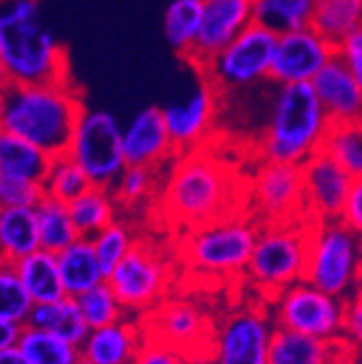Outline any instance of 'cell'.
Wrapping results in <instances>:
<instances>
[{"label": "cell", "mask_w": 362, "mask_h": 364, "mask_svg": "<svg viewBox=\"0 0 362 364\" xmlns=\"http://www.w3.org/2000/svg\"><path fill=\"white\" fill-rule=\"evenodd\" d=\"M241 180L215 156L187 152L167 178L161 208L171 225L198 230L208 223L241 215Z\"/></svg>", "instance_id": "obj_1"}, {"label": "cell", "mask_w": 362, "mask_h": 364, "mask_svg": "<svg viewBox=\"0 0 362 364\" xmlns=\"http://www.w3.org/2000/svg\"><path fill=\"white\" fill-rule=\"evenodd\" d=\"M82 111V98L70 80L9 82L0 94V130L37 146L48 156H59L68 152Z\"/></svg>", "instance_id": "obj_2"}, {"label": "cell", "mask_w": 362, "mask_h": 364, "mask_svg": "<svg viewBox=\"0 0 362 364\" xmlns=\"http://www.w3.org/2000/svg\"><path fill=\"white\" fill-rule=\"evenodd\" d=\"M0 59L16 85L70 80L68 55L39 0H0Z\"/></svg>", "instance_id": "obj_3"}, {"label": "cell", "mask_w": 362, "mask_h": 364, "mask_svg": "<svg viewBox=\"0 0 362 364\" xmlns=\"http://www.w3.org/2000/svg\"><path fill=\"white\" fill-rule=\"evenodd\" d=\"M330 124L312 85L276 87L258 141L262 163L304 165L321 150Z\"/></svg>", "instance_id": "obj_4"}, {"label": "cell", "mask_w": 362, "mask_h": 364, "mask_svg": "<svg viewBox=\"0 0 362 364\" xmlns=\"http://www.w3.org/2000/svg\"><path fill=\"white\" fill-rule=\"evenodd\" d=\"M310 221L260 223L256 245L245 276L265 297L274 299L295 282L304 280L308 258Z\"/></svg>", "instance_id": "obj_5"}, {"label": "cell", "mask_w": 362, "mask_h": 364, "mask_svg": "<svg viewBox=\"0 0 362 364\" xmlns=\"http://www.w3.org/2000/svg\"><path fill=\"white\" fill-rule=\"evenodd\" d=\"M362 239L336 221H310L304 280L334 297L345 299L360 287Z\"/></svg>", "instance_id": "obj_6"}, {"label": "cell", "mask_w": 362, "mask_h": 364, "mask_svg": "<svg viewBox=\"0 0 362 364\" xmlns=\"http://www.w3.org/2000/svg\"><path fill=\"white\" fill-rule=\"evenodd\" d=\"M260 223L250 217H228L191 230L180 252L185 264L215 278H235L247 269Z\"/></svg>", "instance_id": "obj_7"}, {"label": "cell", "mask_w": 362, "mask_h": 364, "mask_svg": "<svg viewBox=\"0 0 362 364\" xmlns=\"http://www.w3.org/2000/svg\"><path fill=\"white\" fill-rule=\"evenodd\" d=\"M124 126L105 109H85L76 122L68 154L80 165L89 182L113 189L128 167L124 156Z\"/></svg>", "instance_id": "obj_8"}, {"label": "cell", "mask_w": 362, "mask_h": 364, "mask_svg": "<svg viewBox=\"0 0 362 364\" xmlns=\"http://www.w3.org/2000/svg\"><path fill=\"white\" fill-rule=\"evenodd\" d=\"M276 39V33L254 22L198 70L219 94L254 87L269 80Z\"/></svg>", "instance_id": "obj_9"}, {"label": "cell", "mask_w": 362, "mask_h": 364, "mask_svg": "<svg viewBox=\"0 0 362 364\" xmlns=\"http://www.w3.org/2000/svg\"><path fill=\"white\" fill-rule=\"evenodd\" d=\"M109 287L128 316L148 314L171 289V267L152 243H134L126 258L109 273Z\"/></svg>", "instance_id": "obj_10"}, {"label": "cell", "mask_w": 362, "mask_h": 364, "mask_svg": "<svg viewBox=\"0 0 362 364\" xmlns=\"http://www.w3.org/2000/svg\"><path fill=\"white\" fill-rule=\"evenodd\" d=\"M269 312L276 328L316 338H341L345 299L299 280L271 299Z\"/></svg>", "instance_id": "obj_11"}, {"label": "cell", "mask_w": 362, "mask_h": 364, "mask_svg": "<svg viewBox=\"0 0 362 364\" xmlns=\"http://www.w3.org/2000/svg\"><path fill=\"white\" fill-rule=\"evenodd\" d=\"M274 330L269 310L256 304L241 306L215 326L211 353L217 364H269Z\"/></svg>", "instance_id": "obj_12"}, {"label": "cell", "mask_w": 362, "mask_h": 364, "mask_svg": "<svg viewBox=\"0 0 362 364\" xmlns=\"http://www.w3.org/2000/svg\"><path fill=\"white\" fill-rule=\"evenodd\" d=\"M139 321L146 338L163 341L183 353L211 349L215 334L208 312L189 297H165Z\"/></svg>", "instance_id": "obj_13"}, {"label": "cell", "mask_w": 362, "mask_h": 364, "mask_svg": "<svg viewBox=\"0 0 362 364\" xmlns=\"http://www.w3.org/2000/svg\"><path fill=\"white\" fill-rule=\"evenodd\" d=\"M250 198L256 206V219L260 223L304 221L306 198L302 165L262 163L254 176Z\"/></svg>", "instance_id": "obj_14"}, {"label": "cell", "mask_w": 362, "mask_h": 364, "mask_svg": "<svg viewBox=\"0 0 362 364\" xmlns=\"http://www.w3.org/2000/svg\"><path fill=\"white\" fill-rule=\"evenodd\" d=\"M336 46L316 33L312 26L282 33L276 39L274 61H271L269 80L280 85H310L332 59Z\"/></svg>", "instance_id": "obj_15"}, {"label": "cell", "mask_w": 362, "mask_h": 364, "mask_svg": "<svg viewBox=\"0 0 362 364\" xmlns=\"http://www.w3.org/2000/svg\"><path fill=\"white\" fill-rule=\"evenodd\" d=\"M219 96L221 94L208 80H202L191 94L163 107V117L176 154L193 152L208 136L217 117Z\"/></svg>", "instance_id": "obj_16"}, {"label": "cell", "mask_w": 362, "mask_h": 364, "mask_svg": "<svg viewBox=\"0 0 362 364\" xmlns=\"http://www.w3.org/2000/svg\"><path fill=\"white\" fill-rule=\"evenodd\" d=\"M302 176L306 219L312 223L341 219L353 178L324 152H316L302 165Z\"/></svg>", "instance_id": "obj_17"}, {"label": "cell", "mask_w": 362, "mask_h": 364, "mask_svg": "<svg viewBox=\"0 0 362 364\" xmlns=\"http://www.w3.org/2000/svg\"><path fill=\"white\" fill-rule=\"evenodd\" d=\"M252 24L254 0H204L202 28L189 61L200 68Z\"/></svg>", "instance_id": "obj_18"}, {"label": "cell", "mask_w": 362, "mask_h": 364, "mask_svg": "<svg viewBox=\"0 0 362 364\" xmlns=\"http://www.w3.org/2000/svg\"><path fill=\"white\" fill-rule=\"evenodd\" d=\"M124 156L128 165L159 167L176 154L163 109L146 107L124 126Z\"/></svg>", "instance_id": "obj_19"}, {"label": "cell", "mask_w": 362, "mask_h": 364, "mask_svg": "<svg viewBox=\"0 0 362 364\" xmlns=\"http://www.w3.org/2000/svg\"><path fill=\"white\" fill-rule=\"evenodd\" d=\"M358 355L343 338H316L276 328L269 345V364H345Z\"/></svg>", "instance_id": "obj_20"}, {"label": "cell", "mask_w": 362, "mask_h": 364, "mask_svg": "<svg viewBox=\"0 0 362 364\" xmlns=\"http://www.w3.org/2000/svg\"><path fill=\"white\" fill-rule=\"evenodd\" d=\"M144 341L139 318L124 316L117 323L89 332L80 345V360L89 364H132Z\"/></svg>", "instance_id": "obj_21"}, {"label": "cell", "mask_w": 362, "mask_h": 364, "mask_svg": "<svg viewBox=\"0 0 362 364\" xmlns=\"http://www.w3.org/2000/svg\"><path fill=\"white\" fill-rule=\"evenodd\" d=\"M310 85L330 122H362V89L339 55Z\"/></svg>", "instance_id": "obj_22"}, {"label": "cell", "mask_w": 362, "mask_h": 364, "mask_svg": "<svg viewBox=\"0 0 362 364\" xmlns=\"http://www.w3.org/2000/svg\"><path fill=\"white\" fill-rule=\"evenodd\" d=\"M59 256L61 280L68 297H80L82 293L92 291L94 287L107 282V273L96 256L92 239H76L68 250Z\"/></svg>", "instance_id": "obj_23"}, {"label": "cell", "mask_w": 362, "mask_h": 364, "mask_svg": "<svg viewBox=\"0 0 362 364\" xmlns=\"http://www.w3.org/2000/svg\"><path fill=\"white\" fill-rule=\"evenodd\" d=\"M26 326L35 330H46L74 347H80L87 334L92 332L74 297H63L53 304H35Z\"/></svg>", "instance_id": "obj_24"}, {"label": "cell", "mask_w": 362, "mask_h": 364, "mask_svg": "<svg viewBox=\"0 0 362 364\" xmlns=\"http://www.w3.org/2000/svg\"><path fill=\"white\" fill-rule=\"evenodd\" d=\"M16 271L35 304H53L68 297L61 280L57 254L37 250L31 256L16 262Z\"/></svg>", "instance_id": "obj_25"}, {"label": "cell", "mask_w": 362, "mask_h": 364, "mask_svg": "<svg viewBox=\"0 0 362 364\" xmlns=\"http://www.w3.org/2000/svg\"><path fill=\"white\" fill-rule=\"evenodd\" d=\"M37 250H41V243L35 208L0 206V256L9 264H16Z\"/></svg>", "instance_id": "obj_26"}, {"label": "cell", "mask_w": 362, "mask_h": 364, "mask_svg": "<svg viewBox=\"0 0 362 364\" xmlns=\"http://www.w3.org/2000/svg\"><path fill=\"white\" fill-rule=\"evenodd\" d=\"M50 161L53 156L37 146L0 130V176L41 182L50 167Z\"/></svg>", "instance_id": "obj_27"}, {"label": "cell", "mask_w": 362, "mask_h": 364, "mask_svg": "<svg viewBox=\"0 0 362 364\" xmlns=\"http://www.w3.org/2000/svg\"><path fill=\"white\" fill-rule=\"evenodd\" d=\"M204 0H171L163 14V33L171 48L191 59L202 28Z\"/></svg>", "instance_id": "obj_28"}, {"label": "cell", "mask_w": 362, "mask_h": 364, "mask_svg": "<svg viewBox=\"0 0 362 364\" xmlns=\"http://www.w3.org/2000/svg\"><path fill=\"white\" fill-rule=\"evenodd\" d=\"M68 206L78 230V237L92 239L115 221L117 200L113 196V189L92 185L80 198H76Z\"/></svg>", "instance_id": "obj_29"}, {"label": "cell", "mask_w": 362, "mask_h": 364, "mask_svg": "<svg viewBox=\"0 0 362 364\" xmlns=\"http://www.w3.org/2000/svg\"><path fill=\"white\" fill-rule=\"evenodd\" d=\"M35 215H37V230H39L41 250L61 254L76 239H80L68 204L43 196L41 202L35 206Z\"/></svg>", "instance_id": "obj_30"}, {"label": "cell", "mask_w": 362, "mask_h": 364, "mask_svg": "<svg viewBox=\"0 0 362 364\" xmlns=\"http://www.w3.org/2000/svg\"><path fill=\"white\" fill-rule=\"evenodd\" d=\"M316 0H254V22L282 35L312 24Z\"/></svg>", "instance_id": "obj_31"}, {"label": "cell", "mask_w": 362, "mask_h": 364, "mask_svg": "<svg viewBox=\"0 0 362 364\" xmlns=\"http://www.w3.org/2000/svg\"><path fill=\"white\" fill-rule=\"evenodd\" d=\"M310 26L339 46L362 28V0H316Z\"/></svg>", "instance_id": "obj_32"}, {"label": "cell", "mask_w": 362, "mask_h": 364, "mask_svg": "<svg viewBox=\"0 0 362 364\" xmlns=\"http://www.w3.org/2000/svg\"><path fill=\"white\" fill-rule=\"evenodd\" d=\"M319 152L336 161L351 178H360L362 176V122H332Z\"/></svg>", "instance_id": "obj_33"}, {"label": "cell", "mask_w": 362, "mask_h": 364, "mask_svg": "<svg viewBox=\"0 0 362 364\" xmlns=\"http://www.w3.org/2000/svg\"><path fill=\"white\" fill-rule=\"evenodd\" d=\"M31 364H76L80 360V347L46 332L24 326L16 345Z\"/></svg>", "instance_id": "obj_34"}, {"label": "cell", "mask_w": 362, "mask_h": 364, "mask_svg": "<svg viewBox=\"0 0 362 364\" xmlns=\"http://www.w3.org/2000/svg\"><path fill=\"white\" fill-rule=\"evenodd\" d=\"M41 187L46 198L70 204L92 187V182H89L80 165L65 152V154L53 156L50 167L41 180Z\"/></svg>", "instance_id": "obj_35"}, {"label": "cell", "mask_w": 362, "mask_h": 364, "mask_svg": "<svg viewBox=\"0 0 362 364\" xmlns=\"http://www.w3.org/2000/svg\"><path fill=\"white\" fill-rule=\"evenodd\" d=\"M76 301L80 306V312L85 316L89 330H98V328L117 323L124 316H128L117 295L109 287V282H102L94 287L92 291L82 293L80 297H76Z\"/></svg>", "instance_id": "obj_36"}, {"label": "cell", "mask_w": 362, "mask_h": 364, "mask_svg": "<svg viewBox=\"0 0 362 364\" xmlns=\"http://www.w3.org/2000/svg\"><path fill=\"white\" fill-rule=\"evenodd\" d=\"M33 306L35 301L24 289L16 271V264L7 262L0 269V321L26 326Z\"/></svg>", "instance_id": "obj_37"}, {"label": "cell", "mask_w": 362, "mask_h": 364, "mask_svg": "<svg viewBox=\"0 0 362 364\" xmlns=\"http://www.w3.org/2000/svg\"><path fill=\"white\" fill-rule=\"evenodd\" d=\"M156 189V169L144 165H128L113 187V196L117 204L139 206L148 198H152Z\"/></svg>", "instance_id": "obj_38"}, {"label": "cell", "mask_w": 362, "mask_h": 364, "mask_svg": "<svg viewBox=\"0 0 362 364\" xmlns=\"http://www.w3.org/2000/svg\"><path fill=\"white\" fill-rule=\"evenodd\" d=\"M92 243H94V250H96V256L107 273H109L126 258V254L132 250V245L137 243L132 239V232L128 230V225L119 223V221H113L111 225H107L105 230H100L96 237H92Z\"/></svg>", "instance_id": "obj_39"}, {"label": "cell", "mask_w": 362, "mask_h": 364, "mask_svg": "<svg viewBox=\"0 0 362 364\" xmlns=\"http://www.w3.org/2000/svg\"><path fill=\"white\" fill-rule=\"evenodd\" d=\"M43 198L41 182L0 176V206L3 208H35Z\"/></svg>", "instance_id": "obj_40"}, {"label": "cell", "mask_w": 362, "mask_h": 364, "mask_svg": "<svg viewBox=\"0 0 362 364\" xmlns=\"http://www.w3.org/2000/svg\"><path fill=\"white\" fill-rule=\"evenodd\" d=\"M341 338L362 355V284L345 297V312H343V332Z\"/></svg>", "instance_id": "obj_41"}, {"label": "cell", "mask_w": 362, "mask_h": 364, "mask_svg": "<svg viewBox=\"0 0 362 364\" xmlns=\"http://www.w3.org/2000/svg\"><path fill=\"white\" fill-rule=\"evenodd\" d=\"M183 358L185 353L176 347L156 338H146L132 364H183Z\"/></svg>", "instance_id": "obj_42"}, {"label": "cell", "mask_w": 362, "mask_h": 364, "mask_svg": "<svg viewBox=\"0 0 362 364\" xmlns=\"http://www.w3.org/2000/svg\"><path fill=\"white\" fill-rule=\"evenodd\" d=\"M336 55L343 59V63L349 68V72L362 89V28L336 46Z\"/></svg>", "instance_id": "obj_43"}, {"label": "cell", "mask_w": 362, "mask_h": 364, "mask_svg": "<svg viewBox=\"0 0 362 364\" xmlns=\"http://www.w3.org/2000/svg\"><path fill=\"white\" fill-rule=\"evenodd\" d=\"M341 221L351 232H356L362 239V176L353 178V182H351V191L347 196Z\"/></svg>", "instance_id": "obj_44"}, {"label": "cell", "mask_w": 362, "mask_h": 364, "mask_svg": "<svg viewBox=\"0 0 362 364\" xmlns=\"http://www.w3.org/2000/svg\"><path fill=\"white\" fill-rule=\"evenodd\" d=\"M22 328H24V326L9 323V321H0V351L11 349V347L18 345L20 334H22Z\"/></svg>", "instance_id": "obj_45"}, {"label": "cell", "mask_w": 362, "mask_h": 364, "mask_svg": "<svg viewBox=\"0 0 362 364\" xmlns=\"http://www.w3.org/2000/svg\"><path fill=\"white\" fill-rule=\"evenodd\" d=\"M183 364H217L211 349H202V351H193V353H185Z\"/></svg>", "instance_id": "obj_46"}, {"label": "cell", "mask_w": 362, "mask_h": 364, "mask_svg": "<svg viewBox=\"0 0 362 364\" xmlns=\"http://www.w3.org/2000/svg\"><path fill=\"white\" fill-rule=\"evenodd\" d=\"M0 364H31L18 347H11V349H5L0 351Z\"/></svg>", "instance_id": "obj_47"}, {"label": "cell", "mask_w": 362, "mask_h": 364, "mask_svg": "<svg viewBox=\"0 0 362 364\" xmlns=\"http://www.w3.org/2000/svg\"><path fill=\"white\" fill-rule=\"evenodd\" d=\"M9 74H7V68H5V63H3V59H0V94L9 87Z\"/></svg>", "instance_id": "obj_48"}, {"label": "cell", "mask_w": 362, "mask_h": 364, "mask_svg": "<svg viewBox=\"0 0 362 364\" xmlns=\"http://www.w3.org/2000/svg\"><path fill=\"white\" fill-rule=\"evenodd\" d=\"M345 364H362V358H360V355H353V358H351L349 362H345Z\"/></svg>", "instance_id": "obj_49"}, {"label": "cell", "mask_w": 362, "mask_h": 364, "mask_svg": "<svg viewBox=\"0 0 362 364\" xmlns=\"http://www.w3.org/2000/svg\"><path fill=\"white\" fill-rule=\"evenodd\" d=\"M5 264H7V260H5V258H3V256H0V269H3V267H5Z\"/></svg>", "instance_id": "obj_50"}, {"label": "cell", "mask_w": 362, "mask_h": 364, "mask_svg": "<svg viewBox=\"0 0 362 364\" xmlns=\"http://www.w3.org/2000/svg\"><path fill=\"white\" fill-rule=\"evenodd\" d=\"M76 364H89V362H85V360H78Z\"/></svg>", "instance_id": "obj_51"}]
</instances>
